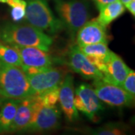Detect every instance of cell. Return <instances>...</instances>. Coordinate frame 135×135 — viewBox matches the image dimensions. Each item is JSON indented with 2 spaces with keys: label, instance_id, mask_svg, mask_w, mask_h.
Segmentation results:
<instances>
[{
  "label": "cell",
  "instance_id": "7402d4cb",
  "mask_svg": "<svg viewBox=\"0 0 135 135\" xmlns=\"http://www.w3.org/2000/svg\"><path fill=\"white\" fill-rule=\"evenodd\" d=\"M121 87L131 96L135 98V71L134 70L131 69Z\"/></svg>",
  "mask_w": 135,
  "mask_h": 135
},
{
  "label": "cell",
  "instance_id": "30bf717a",
  "mask_svg": "<svg viewBox=\"0 0 135 135\" xmlns=\"http://www.w3.org/2000/svg\"><path fill=\"white\" fill-rule=\"evenodd\" d=\"M59 101L61 110L68 122H74L79 119V113L74 105V77L71 74L64 77L59 86Z\"/></svg>",
  "mask_w": 135,
  "mask_h": 135
},
{
  "label": "cell",
  "instance_id": "d6986e66",
  "mask_svg": "<svg viewBox=\"0 0 135 135\" xmlns=\"http://www.w3.org/2000/svg\"><path fill=\"white\" fill-rule=\"evenodd\" d=\"M0 62L14 66L21 67L19 52L15 47L0 42Z\"/></svg>",
  "mask_w": 135,
  "mask_h": 135
},
{
  "label": "cell",
  "instance_id": "ffe728a7",
  "mask_svg": "<svg viewBox=\"0 0 135 135\" xmlns=\"http://www.w3.org/2000/svg\"><path fill=\"white\" fill-rule=\"evenodd\" d=\"M0 2L11 7V17L15 23H19L24 20L26 8V0H0Z\"/></svg>",
  "mask_w": 135,
  "mask_h": 135
},
{
  "label": "cell",
  "instance_id": "9c48e42d",
  "mask_svg": "<svg viewBox=\"0 0 135 135\" xmlns=\"http://www.w3.org/2000/svg\"><path fill=\"white\" fill-rule=\"evenodd\" d=\"M68 65L74 72L86 79H102V73L82 53L77 45L72 46L68 56Z\"/></svg>",
  "mask_w": 135,
  "mask_h": 135
},
{
  "label": "cell",
  "instance_id": "d4e9b609",
  "mask_svg": "<svg viewBox=\"0 0 135 135\" xmlns=\"http://www.w3.org/2000/svg\"><path fill=\"white\" fill-rule=\"evenodd\" d=\"M5 100H6V98H5V97L2 95V93L0 92V106L2 104V103H3V102H4Z\"/></svg>",
  "mask_w": 135,
  "mask_h": 135
},
{
  "label": "cell",
  "instance_id": "8992f818",
  "mask_svg": "<svg viewBox=\"0 0 135 135\" xmlns=\"http://www.w3.org/2000/svg\"><path fill=\"white\" fill-rule=\"evenodd\" d=\"M93 89L101 102L110 107H132L134 97L125 91L119 86L105 82L102 79L93 80Z\"/></svg>",
  "mask_w": 135,
  "mask_h": 135
},
{
  "label": "cell",
  "instance_id": "ac0fdd59",
  "mask_svg": "<svg viewBox=\"0 0 135 135\" xmlns=\"http://www.w3.org/2000/svg\"><path fill=\"white\" fill-rule=\"evenodd\" d=\"M87 132L89 135H130L126 126L116 122H110L95 128H89Z\"/></svg>",
  "mask_w": 135,
  "mask_h": 135
},
{
  "label": "cell",
  "instance_id": "44dd1931",
  "mask_svg": "<svg viewBox=\"0 0 135 135\" xmlns=\"http://www.w3.org/2000/svg\"><path fill=\"white\" fill-rule=\"evenodd\" d=\"M59 86L54 87L47 92L41 94L35 95L39 101L45 106H56L59 101Z\"/></svg>",
  "mask_w": 135,
  "mask_h": 135
},
{
  "label": "cell",
  "instance_id": "8fae6325",
  "mask_svg": "<svg viewBox=\"0 0 135 135\" xmlns=\"http://www.w3.org/2000/svg\"><path fill=\"white\" fill-rule=\"evenodd\" d=\"M19 52L21 66L33 68H47L52 67L53 59L48 52L34 47L13 46Z\"/></svg>",
  "mask_w": 135,
  "mask_h": 135
},
{
  "label": "cell",
  "instance_id": "7a4b0ae2",
  "mask_svg": "<svg viewBox=\"0 0 135 135\" xmlns=\"http://www.w3.org/2000/svg\"><path fill=\"white\" fill-rule=\"evenodd\" d=\"M0 92L6 99L23 100L35 93L21 67L0 62Z\"/></svg>",
  "mask_w": 135,
  "mask_h": 135
},
{
  "label": "cell",
  "instance_id": "5bb4252c",
  "mask_svg": "<svg viewBox=\"0 0 135 135\" xmlns=\"http://www.w3.org/2000/svg\"><path fill=\"white\" fill-rule=\"evenodd\" d=\"M33 110L34 96L20 100L8 133L23 134L31 122Z\"/></svg>",
  "mask_w": 135,
  "mask_h": 135
},
{
  "label": "cell",
  "instance_id": "6da1fadb",
  "mask_svg": "<svg viewBox=\"0 0 135 135\" xmlns=\"http://www.w3.org/2000/svg\"><path fill=\"white\" fill-rule=\"evenodd\" d=\"M0 40L11 46L34 47L48 52L52 38L26 22L7 23L0 29Z\"/></svg>",
  "mask_w": 135,
  "mask_h": 135
},
{
  "label": "cell",
  "instance_id": "ba28073f",
  "mask_svg": "<svg viewBox=\"0 0 135 135\" xmlns=\"http://www.w3.org/2000/svg\"><path fill=\"white\" fill-rule=\"evenodd\" d=\"M27 76V75H26ZM64 74L58 68H46L40 72L28 75L27 79L35 95L41 94L54 87L60 86Z\"/></svg>",
  "mask_w": 135,
  "mask_h": 135
},
{
  "label": "cell",
  "instance_id": "5b68a950",
  "mask_svg": "<svg viewBox=\"0 0 135 135\" xmlns=\"http://www.w3.org/2000/svg\"><path fill=\"white\" fill-rule=\"evenodd\" d=\"M61 124V111L56 106L43 105L34 95V110L29 126L23 134L47 132L58 128Z\"/></svg>",
  "mask_w": 135,
  "mask_h": 135
},
{
  "label": "cell",
  "instance_id": "3957f363",
  "mask_svg": "<svg viewBox=\"0 0 135 135\" xmlns=\"http://www.w3.org/2000/svg\"><path fill=\"white\" fill-rule=\"evenodd\" d=\"M55 10L64 29L74 38L79 29L91 17L90 6L86 0H53Z\"/></svg>",
  "mask_w": 135,
  "mask_h": 135
},
{
  "label": "cell",
  "instance_id": "484cf974",
  "mask_svg": "<svg viewBox=\"0 0 135 135\" xmlns=\"http://www.w3.org/2000/svg\"><path fill=\"white\" fill-rule=\"evenodd\" d=\"M121 2H122V4L123 5H125L126 4H127V3H128L129 2H131V1H132V0H119Z\"/></svg>",
  "mask_w": 135,
  "mask_h": 135
},
{
  "label": "cell",
  "instance_id": "e0dca14e",
  "mask_svg": "<svg viewBox=\"0 0 135 135\" xmlns=\"http://www.w3.org/2000/svg\"><path fill=\"white\" fill-rule=\"evenodd\" d=\"M19 102V100L6 99L0 106V134H8Z\"/></svg>",
  "mask_w": 135,
  "mask_h": 135
},
{
  "label": "cell",
  "instance_id": "52a82bcc",
  "mask_svg": "<svg viewBox=\"0 0 135 135\" xmlns=\"http://www.w3.org/2000/svg\"><path fill=\"white\" fill-rule=\"evenodd\" d=\"M74 105L77 110L92 121L96 120L98 114L104 109L93 87L87 83H81L74 89Z\"/></svg>",
  "mask_w": 135,
  "mask_h": 135
},
{
  "label": "cell",
  "instance_id": "2e32d148",
  "mask_svg": "<svg viewBox=\"0 0 135 135\" xmlns=\"http://www.w3.org/2000/svg\"><path fill=\"white\" fill-rule=\"evenodd\" d=\"M98 9L99 10V15L95 19L100 24L107 28V26L110 24L113 21L123 15L126 8L119 0H116L111 3L103 5Z\"/></svg>",
  "mask_w": 135,
  "mask_h": 135
},
{
  "label": "cell",
  "instance_id": "9a60e30c",
  "mask_svg": "<svg viewBox=\"0 0 135 135\" xmlns=\"http://www.w3.org/2000/svg\"><path fill=\"white\" fill-rule=\"evenodd\" d=\"M78 47L92 65L103 73L111 53V50L107 47V44L98 43Z\"/></svg>",
  "mask_w": 135,
  "mask_h": 135
},
{
  "label": "cell",
  "instance_id": "603a6c76",
  "mask_svg": "<svg viewBox=\"0 0 135 135\" xmlns=\"http://www.w3.org/2000/svg\"><path fill=\"white\" fill-rule=\"evenodd\" d=\"M125 8L130 12L134 17L135 16V0H132L124 5Z\"/></svg>",
  "mask_w": 135,
  "mask_h": 135
},
{
  "label": "cell",
  "instance_id": "277c9868",
  "mask_svg": "<svg viewBox=\"0 0 135 135\" xmlns=\"http://www.w3.org/2000/svg\"><path fill=\"white\" fill-rule=\"evenodd\" d=\"M24 20L47 35H56L64 27L50 8L47 0H26Z\"/></svg>",
  "mask_w": 135,
  "mask_h": 135
},
{
  "label": "cell",
  "instance_id": "cb8c5ba5",
  "mask_svg": "<svg viewBox=\"0 0 135 135\" xmlns=\"http://www.w3.org/2000/svg\"><path fill=\"white\" fill-rule=\"evenodd\" d=\"M92 1L95 3L97 8H99L100 7L103 6V5H105L107 4L111 3L113 2H115L116 0H92Z\"/></svg>",
  "mask_w": 135,
  "mask_h": 135
},
{
  "label": "cell",
  "instance_id": "4fadbf2b",
  "mask_svg": "<svg viewBox=\"0 0 135 135\" xmlns=\"http://www.w3.org/2000/svg\"><path fill=\"white\" fill-rule=\"evenodd\" d=\"M130 70V68L119 56L111 51L104 71L102 73V80L105 82L121 86Z\"/></svg>",
  "mask_w": 135,
  "mask_h": 135
},
{
  "label": "cell",
  "instance_id": "7c38bea8",
  "mask_svg": "<svg viewBox=\"0 0 135 135\" xmlns=\"http://www.w3.org/2000/svg\"><path fill=\"white\" fill-rule=\"evenodd\" d=\"M78 46L98 43L107 44L106 27L100 24L96 19L87 21L76 33Z\"/></svg>",
  "mask_w": 135,
  "mask_h": 135
}]
</instances>
